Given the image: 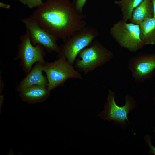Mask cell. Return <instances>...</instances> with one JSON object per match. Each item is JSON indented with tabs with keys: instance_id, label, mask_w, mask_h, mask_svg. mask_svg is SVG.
<instances>
[{
	"instance_id": "obj_14",
	"label": "cell",
	"mask_w": 155,
	"mask_h": 155,
	"mask_svg": "<svg viewBox=\"0 0 155 155\" xmlns=\"http://www.w3.org/2000/svg\"><path fill=\"white\" fill-rule=\"evenodd\" d=\"M143 0H120L115 1V4L120 8L122 20L127 22L130 19L132 13Z\"/></svg>"
},
{
	"instance_id": "obj_17",
	"label": "cell",
	"mask_w": 155,
	"mask_h": 155,
	"mask_svg": "<svg viewBox=\"0 0 155 155\" xmlns=\"http://www.w3.org/2000/svg\"><path fill=\"white\" fill-rule=\"evenodd\" d=\"M145 139L146 142L148 144L150 148L149 154L155 155V148L152 144L150 137L146 135L145 137Z\"/></svg>"
},
{
	"instance_id": "obj_18",
	"label": "cell",
	"mask_w": 155,
	"mask_h": 155,
	"mask_svg": "<svg viewBox=\"0 0 155 155\" xmlns=\"http://www.w3.org/2000/svg\"><path fill=\"white\" fill-rule=\"evenodd\" d=\"M1 75L0 73V93L2 92L3 88L4 87V83L3 82L2 79L1 77Z\"/></svg>"
},
{
	"instance_id": "obj_3",
	"label": "cell",
	"mask_w": 155,
	"mask_h": 155,
	"mask_svg": "<svg viewBox=\"0 0 155 155\" xmlns=\"http://www.w3.org/2000/svg\"><path fill=\"white\" fill-rule=\"evenodd\" d=\"M43 71L48 80L47 88L50 92L63 85L68 79L82 80L83 77L80 72L71 64L63 55H58L54 61H45L43 64Z\"/></svg>"
},
{
	"instance_id": "obj_21",
	"label": "cell",
	"mask_w": 155,
	"mask_h": 155,
	"mask_svg": "<svg viewBox=\"0 0 155 155\" xmlns=\"http://www.w3.org/2000/svg\"><path fill=\"white\" fill-rule=\"evenodd\" d=\"M153 132H154V133H155V128H154V131H153Z\"/></svg>"
},
{
	"instance_id": "obj_5",
	"label": "cell",
	"mask_w": 155,
	"mask_h": 155,
	"mask_svg": "<svg viewBox=\"0 0 155 155\" xmlns=\"http://www.w3.org/2000/svg\"><path fill=\"white\" fill-rule=\"evenodd\" d=\"M109 32L111 37L120 46L131 52L136 51L145 46L140 37L139 25L121 20L114 24Z\"/></svg>"
},
{
	"instance_id": "obj_19",
	"label": "cell",
	"mask_w": 155,
	"mask_h": 155,
	"mask_svg": "<svg viewBox=\"0 0 155 155\" xmlns=\"http://www.w3.org/2000/svg\"><path fill=\"white\" fill-rule=\"evenodd\" d=\"M0 7L6 9H9V8L10 6L9 5L5 4L1 2Z\"/></svg>"
},
{
	"instance_id": "obj_2",
	"label": "cell",
	"mask_w": 155,
	"mask_h": 155,
	"mask_svg": "<svg viewBox=\"0 0 155 155\" xmlns=\"http://www.w3.org/2000/svg\"><path fill=\"white\" fill-rule=\"evenodd\" d=\"M74 63L75 68L85 75L109 62L113 57V52L97 40L82 50Z\"/></svg>"
},
{
	"instance_id": "obj_8",
	"label": "cell",
	"mask_w": 155,
	"mask_h": 155,
	"mask_svg": "<svg viewBox=\"0 0 155 155\" xmlns=\"http://www.w3.org/2000/svg\"><path fill=\"white\" fill-rule=\"evenodd\" d=\"M107 102L104 106V109L100 112L98 116L104 120L113 121L115 123L122 126L126 125L127 120L128 122L127 115L135 107V101L132 97L128 95L125 97V104L121 106L117 105L115 100V94L111 90H109Z\"/></svg>"
},
{
	"instance_id": "obj_20",
	"label": "cell",
	"mask_w": 155,
	"mask_h": 155,
	"mask_svg": "<svg viewBox=\"0 0 155 155\" xmlns=\"http://www.w3.org/2000/svg\"><path fill=\"white\" fill-rule=\"evenodd\" d=\"M153 9V18H155V0H152Z\"/></svg>"
},
{
	"instance_id": "obj_4",
	"label": "cell",
	"mask_w": 155,
	"mask_h": 155,
	"mask_svg": "<svg viewBox=\"0 0 155 155\" xmlns=\"http://www.w3.org/2000/svg\"><path fill=\"white\" fill-rule=\"evenodd\" d=\"M95 28L86 26L74 32L61 46L58 55H63L67 61L73 65L80 52L90 45L98 36Z\"/></svg>"
},
{
	"instance_id": "obj_10",
	"label": "cell",
	"mask_w": 155,
	"mask_h": 155,
	"mask_svg": "<svg viewBox=\"0 0 155 155\" xmlns=\"http://www.w3.org/2000/svg\"><path fill=\"white\" fill-rule=\"evenodd\" d=\"M43 64L39 62L35 63L30 71L20 82L16 88L19 93L26 88L34 85H42L47 87L48 80L44 75Z\"/></svg>"
},
{
	"instance_id": "obj_12",
	"label": "cell",
	"mask_w": 155,
	"mask_h": 155,
	"mask_svg": "<svg viewBox=\"0 0 155 155\" xmlns=\"http://www.w3.org/2000/svg\"><path fill=\"white\" fill-rule=\"evenodd\" d=\"M153 17L152 0H143L133 10L130 22L140 25L145 20Z\"/></svg>"
},
{
	"instance_id": "obj_11",
	"label": "cell",
	"mask_w": 155,
	"mask_h": 155,
	"mask_svg": "<svg viewBox=\"0 0 155 155\" xmlns=\"http://www.w3.org/2000/svg\"><path fill=\"white\" fill-rule=\"evenodd\" d=\"M50 92L47 86L34 85L19 92V96L24 102L29 104H34L45 101L50 96Z\"/></svg>"
},
{
	"instance_id": "obj_1",
	"label": "cell",
	"mask_w": 155,
	"mask_h": 155,
	"mask_svg": "<svg viewBox=\"0 0 155 155\" xmlns=\"http://www.w3.org/2000/svg\"><path fill=\"white\" fill-rule=\"evenodd\" d=\"M32 15L42 27L64 42L86 25V16L79 13L71 0H46Z\"/></svg>"
},
{
	"instance_id": "obj_7",
	"label": "cell",
	"mask_w": 155,
	"mask_h": 155,
	"mask_svg": "<svg viewBox=\"0 0 155 155\" xmlns=\"http://www.w3.org/2000/svg\"><path fill=\"white\" fill-rule=\"evenodd\" d=\"M22 22L29 32L33 45H42L48 53H60L61 46L57 44L58 39L42 27L32 15L22 19Z\"/></svg>"
},
{
	"instance_id": "obj_6",
	"label": "cell",
	"mask_w": 155,
	"mask_h": 155,
	"mask_svg": "<svg viewBox=\"0 0 155 155\" xmlns=\"http://www.w3.org/2000/svg\"><path fill=\"white\" fill-rule=\"evenodd\" d=\"M20 42L18 45V53L13 60L20 59V65L26 75L32 69L33 65L37 62L43 64L45 62L44 57L46 54L44 47L39 44L34 46L30 41L28 32L20 37Z\"/></svg>"
},
{
	"instance_id": "obj_9",
	"label": "cell",
	"mask_w": 155,
	"mask_h": 155,
	"mask_svg": "<svg viewBox=\"0 0 155 155\" xmlns=\"http://www.w3.org/2000/svg\"><path fill=\"white\" fill-rule=\"evenodd\" d=\"M128 69L137 82H142L151 78L155 69V54L140 53L129 61Z\"/></svg>"
},
{
	"instance_id": "obj_16",
	"label": "cell",
	"mask_w": 155,
	"mask_h": 155,
	"mask_svg": "<svg viewBox=\"0 0 155 155\" xmlns=\"http://www.w3.org/2000/svg\"><path fill=\"white\" fill-rule=\"evenodd\" d=\"M87 0H73L72 1L76 9L80 13H83V9Z\"/></svg>"
},
{
	"instance_id": "obj_22",
	"label": "cell",
	"mask_w": 155,
	"mask_h": 155,
	"mask_svg": "<svg viewBox=\"0 0 155 155\" xmlns=\"http://www.w3.org/2000/svg\"><path fill=\"white\" fill-rule=\"evenodd\" d=\"M154 100L155 101V97L154 98Z\"/></svg>"
},
{
	"instance_id": "obj_13",
	"label": "cell",
	"mask_w": 155,
	"mask_h": 155,
	"mask_svg": "<svg viewBox=\"0 0 155 155\" xmlns=\"http://www.w3.org/2000/svg\"><path fill=\"white\" fill-rule=\"evenodd\" d=\"M139 26L140 37L144 45H155V18L147 19Z\"/></svg>"
},
{
	"instance_id": "obj_15",
	"label": "cell",
	"mask_w": 155,
	"mask_h": 155,
	"mask_svg": "<svg viewBox=\"0 0 155 155\" xmlns=\"http://www.w3.org/2000/svg\"><path fill=\"white\" fill-rule=\"evenodd\" d=\"M18 0L24 5H26L27 7L30 9L35 7H38L43 3L42 0Z\"/></svg>"
}]
</instances>
